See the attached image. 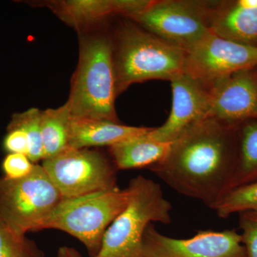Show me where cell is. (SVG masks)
<instances>
[{"label": "cell", "mask_w": 257, "mask_h": 257, "mask_svg": "<svg viewBox=\"0 0 257 257\" xmlns=\"http://www.w3.org/2000/svg\"><path fill=\"white\" fill-rule=\"evenodd\" d=\"M236 126L207 119L172 142L150 170L176 192L214 210L231 189L239 157Z\"/></svg>", "instance_id": "1"}, {"label": "cell", "mask_w": 257, "mask_h": 257, "mask_svg": "<svg viewBox=\"0 0 257 257\" xmlns=\"http://www.w3.org/2000/svg\"><path fill=\"white\" fill-rule=\"evenodd\" d=\"M113 40L101 33L84 35L72 77L68 104L74 117L118 122Z\"/></svg>", "instance_id": "2"}, {"label": "cell", "mask_w": 257, "mask_h": 257, "mask_svg": "<svg viewBox=\"0 0 257 257\" xmlns=\"http://www.w3.org/2000/svg\"><path fill=\"white\" fill-rule=\"evenodd\" d=\"M113 47L116 96L135 83L183 73L185 52L136 25L121 27Z\"/></svg>", "instance_id": "3"}, {"label": "cell", "mask_w": 257, "mask_h": 257, "mask_svg": "<svg viewBox=\"0 0 257 257\" xmlns=\"http://www.w3.org/2000/svg\"><path fill=\"white\" fill-rule=\"evenodd\" d=\"M130 200L124 210L106 229L99 252L94 257H144L143 238L153 222L172 221V205L160 184L138 176L128 184Z\"/></svg>", "instance_id": "4"}, {"label": "cell", "mask_w": 257, "mask_h": 257, "mask_svg": "<svg viewBox=\"0 0 257 257\" xmlns=\"http://www.w3.org/2000/svg\"><path fill=\"white\" fill-rule=\"evenodd\" d=\"M130 200L128 189L93 193L63 199L39 228L63 231L86 246L92 257L100 249L103 237L113 221Z\"/></svg>", "instance_id": "5"}, {"label": "cell", "mask_w": 257, "mask_h": 257, "mask_svg": "<svg viewBox=\"0 0 257 257\" xmlns=\"http://www.w3.org/2000/svg\"><path fill=\"white\" fill-rule=\"evenodd\" d=\"M62 199L42 165L35 164L24 178H0V214L18 236L39 231Z\"/></svg>", "instance_id": "6"}, {"label": "cell", "mask_w": 257, "mask_h": 257, "mask_svg": "<svg viewBox=\"0 0 257 257\" xmlns=\"http://www.w3.org/2000/svg\"><path fill=\"white\" fill-rule=\"evenodd\" d=\"M211 5L207 1L155 0L130 19L186 52L211 33Z\"/></svg>", "instance_id": "7"}, {"label": "cell", "mask_w": 257, "mask_h": 257, "mask_svg": "<svg viewBox=\"0 0 257 257\" xmlns=\"http://www.w3.org/2000/svg\"><path fill=\"white\" fill-rule=\"evenodd\" d=\"M42 166L63 199L117 188L114 168L95 150L68 147Z\"/></svg>", "instance_id": "8"}, {"label": "cell", "mask_w": 257, "mask_h": 257, "mask_svg": "<svg viewBox=\"0 0 257 257\" xmlns=\"http://www.w3.org/2000/svg\"><path fill=\"white\" fill-rule=\"evenodd\" d=\"M183 73L206 87L217 79L257 67V47L211 33L185 52Z\"/></svg>", "instance_id": "9"}, {"label": "cell", "mask_w": 257, "mask_h": 257, "mask_svg": "<svg viewBox=\"0 0 257 257\" xmlns=\"http://www.w3.org/2000/svg\"><path fill=\"white\" fill-rule=\"evenodd\" d=\"M144 257H246L241 234L236 231H199L189 239L159 232L153 224L145 230Z\"/></svg>", "instance_id": "10"}, {"label": "cell", "mask_w": 257, "mask_h": 257, "mask_svg": "<svg viewBox=\"0 0 257 257\" xmlns=\"http://www.w3.org/2000/svg\"><path fill=\"white\" fill-rule=\"evenodd\" d=\"M170 82L172 105L170 116L165 124L152 128L149 133L152 138L164 143H172L189 128L210 119V96L205 86L184 73Z\"/></svg>", "instance_id": "11"}, {"label": "cell", "mask_w": 257, "mask_h": 257, "mask_svg": "<svg viewBox=\"0 0 257 257\" xmlns=\"http://www.w3.org/2000/svg\"><path fill=\"white\" fill-rule=\"evenodd\" d=\"M207 89L211 119L233 126L257 120V76L253 69L224 76Z\"/></svg>", "instance_id": "12"}, {"label": "cell", "mask_w": 257, "mask_h": 257, "mask_svg": "<svg viewBox=\"0 0 257 257\" xmlns=\"http://www.w3.org/2000/svg\"><path fill=\"white\" fill-rule=\"evenodd\" d=\"M151 0H62L46 5L69 26L82 30L95 26L110 15L128 18L143 11Z\"/></svg>", "instance_id": "13"}, {"label": "cell", "mask_w": 257, "mask_h": 257, "mask_svg": "<svg viewBox=\"0 0 257 257\" xmlns=\"http://www.w3.org/2000/svg\"><path fill=\"white\" fill-rule=\"evenodd\" d=\"M209 30L221 38L257 47V0L211 2Z\"/></svg>", "instance_id": "14"}, {"label": "cell", "mask_w": 257, "mask_h": 257, "mask_svg": "<svg viewBox=\"0 0 257 257\" xmlns=\"http://www.w3.org/2000/svg\"><path fill=\"white\" fill-rule=\"evenodd\" d=\"M152 128L72 116L69 123L68 147L87 149L90 147H111L128 139L145 135Z\"/></svg>", "instance_id": "15"}, {"label": "cell", "mask_w": 257, "mask_h": 257, "mask_svg": "<svg viewBox=\"0 0 257 257\" xmlns=\"http://www.w3.org/2000/svg\"><path fill=\"white\" fill-rule=\"evenodd\" d=\"M149 133L109 147L116 168L126 170L151 167L165 158L172 143L157 141Z\"/></svg>", "instance_id": "16"}, {"label": "cell", "mask_w": 257, "mask_h": 257, "mask_svg": "<svg viewBox=\"0 0 257 257\" xmlns=\"http://www.w3.org/2000/svg\"><path fill=\"white\" fill-rule=\"evenodd\" d=\"M71 118L72 114L67 103L57 109L42 111L43 160L52 158L68 148Z\"/></svg>", "instance_id": "17"}, {"label": "cell", "mask_w": 257, "mask_h": 257, "mask_svg": "<svg viewBox=\"0 0 257 257\" xmlns=\"http://www.w3.org/2000/svg\"><path fill=\"white\" fill-rule=\"evenodd\" d=\"M256 180L257 120H252L239 132L238 165L231 189Z\"/></svg>", "instance_id": "18"}, {"label": "cell", "mask_w": 257, "mask_h": 257, "mask_svg": "<svg viewBox=\"0 0 257 257\" xmlns=\"http://www.w3.org/2000/svg\"><path fill=\"white\" fill-rule=\"evenodd\" d=\"M42 111L37 108H31L23 112L16 113L12 117L8 127L21 128L26 133L30 145L28 157L34 164L44 160Z\"/></svg>", "instance_id": "19"}, {"label": "cell", "mask_w": 257, "mask_h": 257, "mask_svg": "<svg viewBox=\"0 0 257 257\" xmlns=\"http://www.w3.org/2000/svg\"><path fill=\"white\" fill-rule=\"evenodd\" d=\"M214 210L221 218L228 217L234 213L257 211V180L231 189Z\"/></svg>", "instance_id": "20"}, {"label": "cell", "mask_w": 257, "mask_h": 257, "mask_svg": "<svg viewBox=\"0 0 257 257\" xmlns=\"http://www.w3.org/2000/svg\"><path fill=\"white\" fill-rule=\"evenodd\" d=\"M0 257H45L33 241L15 234L0 214Z\"/></svg>", "instance_id": "21"}, {"label": "cell", "mask_w": 257, "mask_h": 257, "mask_svg": "<svg viewBox=\"0 0 257 257\" xmlns=\"http://www.w3.org/2000/svg\"><path fill=\"white\" fill-rule=\"evenodd\" d=\"M239 224L246 257H257V211L240 213Z\"/></svg>", "instance_id": "22"}, {"label": "cell", "mask_w": 257, "mask_h": 257, "mask_svg": "<svg viewBox=\"0 0 257 257\" xmlns=\"http://www.w3.org/2000/svg\"><path fill=\"white\" fill-rule=\"evenodd\" d=\"M35 165L27 155L8 154L3 160V170L6 178L20 179L30 175Z\"/></svg>", "instance_id": "23"}, {"label": "cell", "mask_w": 257, "mask_h": 257, "mask_svg": "<svg viewBox=\"0 0 257 257\" xmlns=\"http://www.w3.org/2000/svg\"><path fill=\"white\" fill-rule=\"evenodd\" d=\"M3 142L5 150L9 154H22L28 156L30 145L26 133L21 128H8Z\"/></svg>", "instance_id": "24"}, {"label": "cell", "mask_w": 257, "mask_h": 257, "mask_svg": "<svg viewBox=\"0 0 257 257\" xmlns=\"http://www.w3.org/2000/svg\"><path fill=\"white\" fill-rule=\"evenodd\" d=\"M57 257H82V255L75 248L69 246H62L59 248Z\"/></svg>", "instance_id": "25"}]
</instances>
